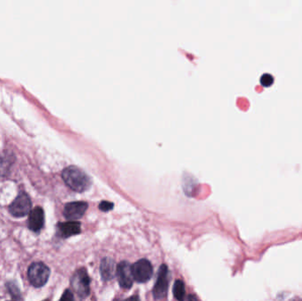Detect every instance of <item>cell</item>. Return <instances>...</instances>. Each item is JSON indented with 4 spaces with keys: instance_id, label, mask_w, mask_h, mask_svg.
I'll use <instances>...</instances> for the list:
<instances>
[{
    "instance_id": "8fae6325",
    "label": "cell",
    "mask_w": 302,
    "mask_h": 301,
    "mask_svg": "<svg viewBox=\"0 0 302 301\" xmlns=\"http://www.w3.org/2000/svg\"><path fill=\"white\" fill-rule=\"evenodd\" d=\"M116 270L117 268L115 262L110 258H104L101 262L100 271H101V276L104 280H110L111 278H114Z\"/></svg>"
},
{
    "instance_id": "3957f363",
    "label": "cell",
    "mask_w": 302,
    "mask_h": 301,
    "mask_svg": "<svg viewBox=\"0 0 302 301\" xmlns=\"http://www.w3.org/2000/svg\"><path fill=\"white\" fill-rule=\"evenodd\" d=\"M71 285L79 298L84 299L87 297L90 292V279L87 275V270L83 268L77 270L72 278Z\"/></svg>"
},
{
    "instance_id": "5bb4252c",
    "label": "cell",
    "mask_w": 302,
    "mask_h": 301,
    "mask_svg": "<svg viewBox=\"0 0 302 301\" xmlns=\"http://www.w3.org/2000/svg\"><path fill=\"white\" fill-rule=\"evenodd\" d=\"M8 290L10 292V294L12 295V299L14 300H20V293L17 286H15L13 283H8L7 284Z\"/></svg>"
},
{
    "instance_id": "4fadbf2b",
    "label": "cell",
    "mask_w": 302,
    "mask_h": 301,
    "mask_svg": "<svg viewBox=\"0 0 302 301\" xmlns=\"http://www.w3.org/2000/svg\"><path fill=\"white\" fill-rule=\"evenodd\" d=\"M260 82L264 87H270L272 86V84L274 83V77L270 75V74H264L261 77Z\"/></svg>"
},
{
    "instance_id": "7c38bea8",
    "label": "cell",
    "mask_w": 302,
    "mask_h": 301,
    "mask_svg": "<svg viewBox=\"0 0 302 301\" xmlns=\"http://www.w3.org/2000/svg\"><path fill=\"white\" fill-rule=\"evenodd\" d=\"M173 294L177 300L179 301L184 300L186 291H185V285L181 280H177L175 282L173 286Z\"/></svg>"
},
{
    "instance_id": "52a82bcc",
    "label": "cell",
    "mask_w": 302,
    "mask_h": 301,
    "mask_svg": "<svg viewBox=\"0 0 302 301\" xmlns=\"http://www.w3.org/2000/svg\"><path fill=\"white\" fill-rule=\"evenodd\" d=\"M116 271L120 286L125 289L131 288L135 280L132 271L131 264L127 262H119V265L117 266Z\"/></svg>"
},
{
    "instance_id": "5b68a950",
    "label": "cell",
    "mask_w": 302,
    "mask_h": 301,
    "mask_svg": "<svg viewBox=\"0 0 302 301\" xmlns=\"http://www.w3.org/2000/svg\"><path fill=\"white\" fill-rule=\"evenodd\" d=\"M132 271L135 281L146 283L153 275V267L148 260L142 259L132 266Z\"/></svg>"
},
{
    "instance_id": "ba28073f",
    "label": "cell",
    "mask_w": 302,
    "mask_h": 301,
    "mask_svg": "<svg viewBox=\"0 0 302 301\" xmlns=\"http://www.w3.org/2000/svg\"><path fill=\"white\" fill-rule=\"evenodd\" d=\"M87 209V204L86 202H69L64 208V216L70 221L77 220L83 216Z\"/></svg>"
},
{
    "instance_id": "30bf717a",
    "label": "cell",
    "mask_w": 302,
    "mask_h": 301,
    "mask_svg": "<svg viewBox=\"0 0 302 301\" xmlns=\"http://www.w3.org/2000/svg\"><path fill=\"white\" fill-rule=\"evenodd\" d=\"M58 227L63 238H69L80 232V224L78 222L60 223Z\"/></svg>"
},
{
    "instance_id": "9a60e30c",
    "label": "cell",
    "mask_w": 302,
    "mask_h": 301,
    "mask_svg": "<svg viewBox=\"0 0 302 301\" xmlns=\"http://www.w3.org/2000/svg\"><path fill=\"white\" fill-rule=\"evenodd\" d=\"M113 206H114L113 203H111V202H106V201H103V202L100 203L99 209L102 210V211L106 212V211H110V210H112Z\"/></svg>"
},
{
    "instance_id": "8992f818",
    "label": "cell",
    "mask_w": 302,
    "mask_h": 301,
    "mask_svg": "<svg viewBox=\"0 0 302 301\" xmlns=\"http://www.w3.org/2000/svg\"><path fill=\"white\" fill-rule=\"evenodd\" d=\"M169 286V270L166 265H163L159 269L158 276L155 282L153 295L155 300H161L165 297Z\"/></svg>"
},
{
    "instance_id": "9c48e42d",
    "label": "cell",
    "mask_w": 302,
    "mask_h": 301,
    "mask_svg": "<svg viewBox=\"0 0 302 301\" xmlns=\"http://www.w3.org/2000/svg\"><path fill=\"white\" fill-rule=\"evenodd\" d=\"M44 212L41 207H36L29 212L28 227L34 232H39L44 227Z\"/></svg>"
},
{
    "instance_id": "7a4b0ae2",
    "label": "cell",
    "mask_w": 302,
    "mask_h": 301,
    "mask_svg": "<svg viewBox=\"0 0 302 301\" xmlns=\"http://www.w3.org/2000/svg\"><path fill=\"white\" fill-rule=\"evenodd\" d=\"M28 276L32 286L39 288L47 283L50 278V269L43 262H35L29 267Z\"/></svg>"
},
{
    "instance_id": "6da1fadb",
    "label": "cell",
    "mask_w": 302,
    "mask_h": 301,
    "mask_svg": "<svg viewBox=\"0 0 302 301\" xmlns=\"http://www.w3.org/2000/svg\"><path fill=\"white\" fill-rule=\"evenodd\" d=\"M62 178L68 187L78 193L87 190L92 184L91 178L78 167L66 168L62 172Z\"/></svg>"
},
{
    "instance_id": "2e32d148",
    "label": "cell",
    "mask_w": 302,
    "mask_h": 301,
    "mask_svg": "<svg viewBox=\"0 0 302 301\" xmlns=\"http://www.w3.org/2000/svg\"><path fill=\"white\" fill-rule=\"evenodd\" d=\"M73 300H74V295L69 290H67L64 293L63 296L61 297V301H73Z\"/></svg>"
},
{
    "instance_id": "277c9868",
    "label": "cell",
    "mask_w": 302,
    "mask_h": 301,
    "mask_svg": "<svg viewBox=\"0 0 302 301\" xmlns=\"http://www.w3.org/2000/svg\"><path fill=\"white\" fill-rule=\"evenodd\" d=\"M31 200L28 194L21 192L9 207L10 213L15 218H23L31 211Z\"/></svg>"
}]
</instances>
